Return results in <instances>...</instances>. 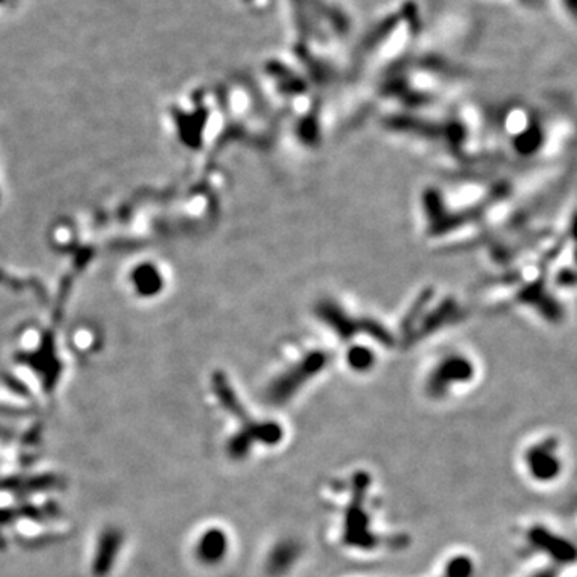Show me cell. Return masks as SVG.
I'll list each match as a JSON object with an SVG mask.
<instances>
[{"mask_svg":"<svg viewBox=\"0 0 577 577\" xmlns=\"http://www.w3.org/2000/svg\"><path fill=\"white\" fill-rule=\"evenodd\" d=\"M348 363L350 366L354 367L356 371H364L374 363V356H372L369 350L366 348H353L352 352L348 353Z\"/></svg>","mask_w":577,"mask_h":577,"instance_id":"9","label":"cell"},{"mask_svg":"<svg viewBox=\"0 0 577 577\" xmlns=\"http://www.w3.org/2000/svg\"><path fill=\"white\" fill-rule=\"evenodd\" d=\"M226 537L222 531H211L202 537L201 555L207 562H217L225 555Z\"/></svg>","mask_w":577,"mask_h":577,"instance_id":"7","label":"cell"},{"mask_svg":"<svg viewBox=\"0 0 577 577\" xmlns=\"http://www.w3.org/2000/svg\"><path fill=\"white\" fill-rule=\"evenodd\" d=\"M327 358L322 353H314L305 358L297 367H292L286 376L279 377V380L271 388V401L276 404H284L292 398L293 393L298 392L302 383L310 380L316 372L324 367Z\"/></svg>","mask_w":577,"mask_h":577,"instance_id":"2","label":"cell"},{"mask_svg":"<svg viewBox=\"0 0 577 577\" xmlns=\"http://www.w3.org/2000/svg\"><path fill=\"white\" fill-rule=\"evenodd\" d=\"M369 477L366 473H358L354 478V488H353V500L352 505L348 507L347 517H345V542L348 545L361 547V548H374L377 545V539L371 536L369 529H367V517L363 500L364 492L369 486Z\"/></svg>","mask_w":577,"mask_h":577,"instance_id":"1","label":"cell"},{"mask_svg":"<svg viewBox=\"0 0 577 577\" xmlns=\"http://www.w3.org/2000/svg\"><path fill=\"white\" fill-rule=\"evenodd\" d=\"M529 539L537 548H540V550L547 552L548 555L555 559V562H558V563L574 562V557H576L574 547L571 545L569 542L550 534L547 529L540 528V526H539V528H534L533 531H531Z\"/></svg>","mask_w":577,"mask_h":577,"instance_id":"5","label":"cell"},{"mask_svg":"<svg viewBox=\"0 0 577 577\" xmlns=\"http://www.w3.org/2000/svg\"><path fill=\"white\" fill-rule=\"evenodd\" d=\"M300 548L293 542H282L278 547L274 548L273 553H271L270 558V569L271 573L281 574L286 573V571L292 566V563L296 562L298 557Z\"/></svg>","mask_w":577,"mask_h":577,"instance_id":"6","label":"cell"},{"mask_svg":"<svg viewBox=\"0 0 577 577\" xmlns=\"http://www.w3.org/2000/svg\"><path fill=\"white\" fill-rule=\"evenodd\" d=\"M473 563L467 557H457L448 563L444 574L441 577H472Z\"/></svg>","mask_w":577,"mask_h":577,"instance_id":"8","label":"cell"},{"mask_svg":"<svg viewBox=\"0 0 577 577\" xmlns=\"http://www.w3.org/2000/svg\"><path fill=\"white\" fill-rule=\"evenodd\" d=\"M517 2L519 5H523V7H526V8L536 10V8H540L542 5L545 4V0H517Z\"/></svg>","mask_w":577,"mask_h":577,"instance_id":"11","label":"cell"},{"mask_svg":"<svg viewBox=\"0 0 577 577\" xmlns=\"http://www.w3.org/2000/svg\"><path fill=\"white\" fill-rule=\"evenodd\" d=\"M555 449L557 439L548 438L544 443L534 446V448L528 452V456H526V459H528V467L536 479L550 481L559 473L562 465H559Z\"/></svg>","mask_w":577,"mask_h":577,"instance_id":"4","label":"cell"},{"mask_svg":"<svg viewBox=\"0 0 577 577\" xmlns=\"http://www.w3.org/2000/svg\"><path fill=\"white\" fill-rule=\"evenodd\" d=\"M473 376V367L465 358H448L433 371L428 380L432 396H443L454 382H467Z\"/></svg>","mask_w":577,"mask_h":577,"instance_id":"3","label":"cell"},{"mask_svg":"<svg viewBox=\"0 0 577 577\" xmlns=\"http://www.w3.org/2000/svg\"><path fill=\"white\" fill-rule=\"evenodd\" d=\"M558 576V571L557 569H544V571H540L539 574H536L534 577H557Z\"/></svg>","mask_w":577,"mask_h":577,"instance_id":"12","label":"cell"},{"mask_svg":"<svg viewBox=\"0 0 577 577\" xmlns=\"http://www.w3.org/2000/svg\"><path fill=\"white\" fill-rule=\"evenodd\" d=\"M559 4H562V7L571 16V18L574 20L576 11H577V0H559Z\"/></svg>","mask_w":577,"mask_h":577,"instance_id":"10","label":"cell"}]
</instances>
